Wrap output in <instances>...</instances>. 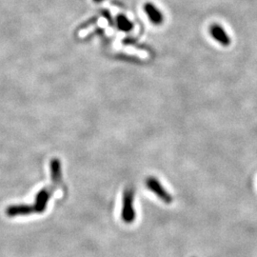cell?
Segmentation results:
<instances>
[{"label": "cell", "mask_w": 257, "mask_h": 257, "mask_svg": "<svg viewBox=\"0 0 257 257\" xmlns=\"http://www.w3.org/2000/svg\"><path fill=\"white\" fill-rule=\"evenodd\" d=\"M134 202V191L132 189H127L124 193L123 198V209H122V219L125 223H133L136 217V211L133 207Z\"/></svg>", "instance_id": "1"}, {"label": "cell", "mask_w": 257, "mask_h": 257, "mask_svg": "<svg viewBox=\"0 0 257 257\" xmlns=\"http://www.w3.org/2000/svg\"><path fill=\"white\" fill-rule=\"evenodd\" d=\"M56 185H54V187H49L42 189L39 193H37V197H36V202L35 205L33 206L34 211H37L38 213L43 212L46 210L47 203L49 201L51 195L54 193L55 190Z\"/></svg>", "instance_id": "2"}, {"label": "cell", "mask_w": 257, "mask_h": 257, "mask_svg": "<svg viewBox=\"0 0 257 257\" xmlns=\"http://www.w3.org/2000/svg\"><path fill=\"white\" fill-rule=\"evenodd\" d=\"M147 187L153 192L156 193V195L165 203H171L173 201L172 196L169 193L166 192L164 188L162 187V185L160 182L156 179L155 177H149L146 181Z\"/></svg>", "instance_id": "3"}, {"label": "cell", "mask_w": 257, "mask_h": 257, "mask_svg": "<svg viewBox=\"0 0 257 257\" xmlns=\"http://www.w3.org/2000/svg\"><path fill=\"white\" fill-rule=\"evenodd\" d=\"M210 33L211 37H213L217 42H219L223 46H229L230 44V38L229 35L226 33L224 28L220 25L214 24L210 28Z\"/></svg>", "instance_id": "4"}, {"label": "cell", "mask_w": 257, "mask_h": 257, "mask_svg": "<svg viewBox=\"0 0 257 257\" xmlns=\"http://www.w3.org/2000/svg\"><path fill=\"white\" fill-rule=\"evenodd\" d=\"M34 211L33 206L28 205H12L6 210V213L10 217L18 216V215H28Z\"/></svg>", "instance_id": "5"}, {"label": "cell", "mask_w": 257, "mask_h": 257, "mask_svg": "<svg viewBox=\"0 0 257 257\" xmlns=\"http://www.w3.org/2000/svg\"><path fill=\"white\" fill-rule=\"evenodd\" d=\"M144 8H145V12H146L149 19L154 24L159 25L163 22V15L159 10L156 8L155 5H153L151 3H147Z\"/></svg>", "instance_id": "6"}, {"label": "cell", "mask_w": 257, "mask_h": 257, "mask_svg": "<svg viewBox=\"0 0 257 257\" xmlns=\"http://www.w3.org/2000/svg\"><path fill=\"white\" fill-rule=\"evenodd\" d=\"M51 173H52V179L54 184L57 185L61 180V165L58 159H53L51 161Z\"/></svg>", "instance_id": "7"}, {"label": "cell", "mask_w": 257, "mask_h": 257, "mask_svg": "<svg viewBox=\"0 0 257 257\" xmlns=\"http://www.w3.org/2000/svg\"><path fill=\"white\" fill-rule=\"evenodd\" d=\"M117 25H118L120 30H122L124 32H128L133 29L132 22L124 16H119L117 18Z\"/></svg>", "instance_id": "8"}, {"label": "cell", "mask_w": 257, "mask_h": 257, "mask_svg": "<svg viewBox=\"0 0 257 257\" xmlns=\"http://www.w3.org/2000/svg\"><path fill=\"white\" fill-rule=\"evenodd\" d=\"M95 2H101V1H103V0H94Z\"/></svg>", "instance_id": "9"}]
</instances>
